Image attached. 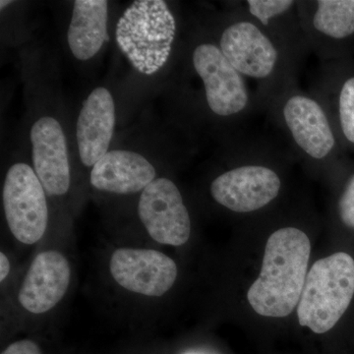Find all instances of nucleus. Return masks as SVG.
Returning <instances> with one entry per match:
<instances>
[{"label":"nucleus","mask_w":354,"mask_h":354,"mask_svg":"<svg viewBox=\"0 0 354 354\" xmlns=\"http://www.w3.org/2000/svg\"><path fill=\"white\" fill-rule=\"evenodd\" d=\"M310 254L308 235L299 228L281 227L270 235L259 277L247 291V300L258 315L283 318L297 308Z\"/></svg>","instance_id":"1"},{"label":"nucleus","mask_w":354,"mask_h":354,"mask_svg":"<svg viewBox=\"0 0 354 354\" xmlns=\"http://www.w3.org/2000/svg\"><path fill=\"white\" fill-rule=\"evenodd\" d=\"M176 20L164 0H137L116 25V41L140 73L153 75L169 62Z\"/></svg>","instance_id":"2"},{"label":"nucleus","mask_w":354,"mask_h":354,"mask_svg":"<svg viewBox=\"0 0 354 354\" xmlns=\"http://www.w3.org/2000/svg\"><path fill=\"white\" fill-rule=\"evenodd\" d=\"M354 297V259L337 252L316 261L307 274L297 305L299 325L315 334L329 332Z\"/></svg>","instance_id":"3"},{"label":"nucleus","mask_w":354,"mask_h":354,"mask_svg":"<svg viewBox=\"0 0 354 354\" xmlns=\"http://www.w3.org/2000/svg\"><path fill=\"white\" fill-rule=\"evenodd\" d=\"M46 190L36 172L24 162L11 165L2 190L7 225L16 241L32 245L43 239L48 223Z\"/></svg>","instance_id":"4"},{"label":"nucleus","mask_w":354,"mask_h":354,"mask_svg":"<svg viewBox=\"0 0 354 354\" xmlns=\"http://www.w3.org/2000/svg\"><path fill=\"white\" fill-rule=\"evenodd\" d=\"M218 46L244 78L266 82L281 68L283 58L278 44L250 17H241L225 26Z\"/></svg>","instance_id":"5"},{"label":"nucleus","mask_w":354,"mask_h":354,"mask_svg":"<svg viewBox=\"0 0 354 354\" xmlns=\"http://www.w3.org/2000/svg\"><path fill=\"white\" fill-rule=\"evenodd\" d=\"M192 62L204 85L212 113L221 118L245 113L250 104L245 78L228 62L218 44H198L193 50Z\"/></svg>","instance_id":"6"},{"label":"nucleus","mask_w":354,"mask_h":354,"mask_svg":"<svg viewBox=\"0 0 354 354\" xmlns=\"http://www.w3.org/2000/svg\"><path fill=\"white\" fill-rule=\"evenodd\" d=\"M138 215L151 239L158 243L177 247L189 241V213L180 191L171 179L158 177L142 191Z\"/></svg>","instance_id":"7"},{"label":"nucleus","mask_w":354,"mask_h":354,"mask_svg":"<svg viewBox=\"0 0 354 354\" xmlns=\"http://www.w3.org/2000/svg\"><path fill=\"white\" fill-rule=\"evenodd\" d=\"M109 267L111 276L120 288L148 297H164L178 276L176 263L153 249H116Z\"/></svg>","instance_id":"8"},{"label":"nucleus","mask_w":354,"mask_h":354,"mask_svg":"<svg viewBox=\"0 0 354 354\" xmlns=\"http://www.w3.org/2000/svg\"><path fill=\"white\" fill-rule=\"evenodd\" d=\"M281 189L278 172L267 165H241L220 174L212 181V197L234 213H252L274 201Z\"/></svg>","instance_id":"9"},{"label":"nucleus","mask_w":354,"mask_h":354,"mask_svg":"<svg viewBox=\"0 0 354 354\" xmlns=\"http://www.w3.org/2000/svg\"><path fill=\"white\" fill-rule=\"evenodd\" d=\"M281 116L300 153L311 160H323L334 152L337 139L320 102L308 95L292 93L283 100Z\"/></svg>","instance_id":"10"},{"label":"nucleus","mask_w":354,"mask_h":354,"mask_svg":"<svg viewBox=\"0 0 354 354\" xmlns=\"http://www.w3.org/2000/svg\"><path fill=\"white\" fill-rule=\"evenodd\" d=\"M70 281L71 267L65 255L57 250L41 251L26 272L18 301L25 311L41 315L60 304Z\"/></svg>","instance_id":"11"},{"label":"nucleus","mask_w":354,"mask_h":354,"mask_svg":"<svg viewBox=\"0 0 354 354\" xmlns=\"http://www.w3.org/2000/svg\"><path fill=\"white\" fill-rule=\"evenodd\" d=\"M30 137L34 171L46 194H66L71 177L66 138L62 125L51 116H43L32 124Z\"/></svg>","instance_id":"12"},{"label":"nucleus","mask_w":354,"mask_h":354,"mask_svg":"<svg viewBox=\"0 0 354 354\" xmlns=\"http://www.w3.org/2000/svg\"><path fill=\"white\" fill-rule=\"evenodd\" d=\"M115 127V104L108 88H95L83 102L76 124L81 162L94 167L106 153Z\"/></svg>","instance_id":"13"},{"label":"nucleus","mask_w":354,"mask_h":354,"mask_svg":"<svg viewBox=\"0 0 354 354\" xmlns=\"http://www.w3.org/2000/svg\"><path fill=\"white\" fill-rule=\"evenodd\" d=\"M156 179L155 167L139 153L113 150L92 167L90 183L102 192L130 195L142 192Z\"/></svg>","instance_id":"14"},{"label":"nucleus","mask_w":354,"mask_h":354,"mask_svg":"<svg viewBox=\"0 0 354 354\" xmlns=\"http://www.w3.org/2000/svg\"><path fill=\"white\" fill-rule=\"evenodd\" d=\"M106 0H76L67 32L72 55L77 59H91L109 39Z\"/></svg>","instance_id":"15"},{"label":"nucleus","mask_w":354,"mask_h":354,"mask_svg":"<svg viewBox=\"0 0 354 354\" xmlns=\"http://www.w3.org/2000/svg\"><path fill=\"white\" fill-rule=\"evenodd\" d=\"M312 29L333 41L354 35V0H319L313 2Z\"/></svg>","instance_id":"16"},{"label":"nucleus","mask_w":354,"mask_h":354,"mask_svg":"<svg viewBox=\"0 0 354 354\" xmlns=\"http://www.w3.org/2000/svg\"><path fill=\"white\" fill-rule=\"evenodd\" d=\"M245 3L249 17L269 32L277 20L290 15L297 4L292 0H248Z\"/></svg>","instance_id":"17"},{"label":"nucleus","mask_w":354,"mask_h":354,"mask_svg":"<svg viewBox=\"0 0 354 354\" xmlns=\"http://www.w3.org/2000/svg\"><path fill=\"white\" fill-rule=\"evenodd\" d=\"M337 115L344 138L354 145V76L346 79L339 88Z\"/></svg>","instance_id":"18"},{"label":"nucleus","mask_w":354,"mask_h":354,"mask_svg":"<svg viewBox=\"0 0 354 354\" xmlns=\"http://www.w3.org/2000/svg\"><path fill=\"white\" fill-rule=\"evenodd\" d=\"M339 218L344 225L354 230V174L348 179L337 204Z\"/></svg>","instance_id":"19"},{"label":"nucleus","mask_w":354,"mask_h":354,"mask_svg":"<svg viewBox=\"0 0 354 354\" xmlns=\"http://www.w3.org/2000/svg\"><path fill=\"white\" fill-rule=\"evenodd\" d=\"M1 354H43V351L31 339H21L9 344Z\"/></svg>","instance_id":"20"},{"label":"nucleus","mask_w":354,"mask_h":354,"mask_svg":"<svg viewBox=\"0 0 354 354\" xmlns=\"http://www.w3.org/2000/svg\"><path fill=\"white\" fill-rule=\"evenodd\" d=\"M11 271V263L9 260L8 256L6 255L3 251L0 252V281L3 283Z\"/></svg>","instance_id":"21"},{"label":"nucleus","mask_w":354,"mask_h":354,"mask_svg":"<svg viewBox=\"0 0 354 354\" xmlns=\"http://www.w3.org/2000/svg\"><path fill=\"white\" fill-rule=\"evenodd\" d=\"M10 3H12V1H10V0H1V2H0V6H1V9H3L4 7H6Z\"/></svg>","instance_id":"22"}]
</instances>
